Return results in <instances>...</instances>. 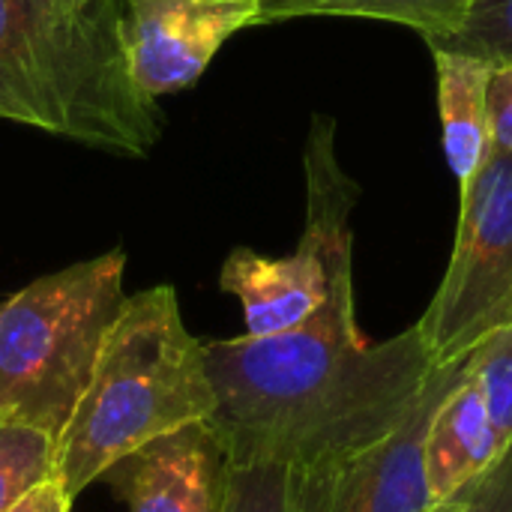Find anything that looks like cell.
<instances>
[{"label": "cell", "mask_w": 512, "mask_h": 512, "mask_svg": "<svg viewBox=\"0 0 512 512\" xmlns=\"http://www.w3.org/2000/svg\"><path fill=\"white\" fill-rule=\"evenodd\" d=\"M465 495H468V489H465L462 495H456V498H450V501H444V504L432 507L429 512H465Z\"/></svg>", "instance_id": "obj_19"}, {"label": "cell", "mask_w": 512, "mask_h": 512, "mask_svg": "<svg viewBox=\"0 0 512 512\" xmlns=\"http://www.w3.org/2000/svg\"><path fill=\"white\" fill-rule=\"evenodd\" d=\"M465 512H512V444L477 483L468 486Z\"/></svg>", "instance_id": "obj_16"}, {"label": "cell", "mask_w": 512, "mask_h": 512, "mask_svg": "<svg viewBox=\"0 0 512 512\" xmlns=\"http://www.w3.org/2000/svg\"><path fill=\"white\" fill-rule=\"evenodd\" d=\"M216 396L210 429L231 468L303 471L384 438L414 405L435 360L417 327L369 342L357 324L354 267L294 330L204 342Z\"/></svg>", "instance_id": "obj_1"}, {"label": "cell", "mask_w": 512, "mask_h": 512, "mask_svg": "<svg viewBox=\"0 0 512 512\" xmlns=\"http://www.w3.org/2000/svg\"><path fill=\"white\" fill-rule=\"evenodd\" d=\"M270 3H276V0H258V6L264 9V6H270Z\"/></svg>", "instance_id": "obj_20"}, {"label": "cell", "mask_w": 512, "mask_h": 512, "mask_svg": "<svg viewBox=\"0 0 512 512\" xmlns=\"http://www.w3.org/2000/svg\"><path fill=\"white\" fill-rule=\"evenodd\" d=\"M471 0H276L261 9V24H276L303 15H348L375 18L417 30L423 39L450 33Z\"/></svg>", "instance_id": "obj_11"}, {"label": "cell", "mask_w": 512, "mask_h": 512, "mask_svg": "<svg viewBox=\"0 0 512 512\" xmlns=\"http://www.w3.org/2000/svg\"><path fill=\"white\" fill-rule=\"evenodd\" d=\"M123 45L132 81L150 99L201 78L216 51L261 24L258 0H123Z\"/></svg>", "instance_id": "obj_7"}, {"label": "cell", "mask_w": 512, "mask_h": 512, "mask_svg": "<svg viewBox=\"0 0 512 512\" xmlns=\"http://www.w3.org/2000/svg\"><path fill=\"white\" fill-rule=\"evenodd\" d=\"M213 405L204 342L186 330L177 291L156 285L126 297L105 333L90 384L57 438L63 492L75 501L132 450L210 420Z\"/></svg>", "instance_id": "obj_3"}, {"label": "cell", "mask_w": 512, "mask_h": 512, "mask_svg": "<svg viewBox=\"0 0 512 512\" xmlns=\"http://www.w3.org/2000/svg\"><path fill=\"white\" fill-rule=\"evenodd\" d=\"M507 450H501L474 381L465 378L438 405L426 438V477L432 504H444L477 483Z\"/></svg>", "instance_id": "obj_9"}, {"label": "cell", "mask_w": 512, "mask_h": 512, "mask_svg": "<svg viewBox=\"0 0 512 512\" xmlns=\"http://www.w3.org/2000/svg\"><path fill=\"white\" fill-rule=\"evenodd\" d=\"M468 378L474 381L489 426L501 444H512V324L489 333L474 351H468Z\"/></svg>", "instance_id": "obj_13"}, {"label": "cell", "mask_w": 512, "mask_h": 512, "mask_svg": "<svg viewBox=\"0 0 512 512\" xmlns=\"http://www.w3.org/2000/svg\"><path fill=\"white\" fill-rule=\"evenodd\" d=\"M51 477H57V441L36 426L0 414V512L12 510Z\"/></svg>", "instance_id": "obj_12"}, {"label": "cell", "mask_w": 512, "mask_h": 512, "mask_svg": "<svg viewBox=\"0 0 512 512\" xmlns=\"http://www.w3.org/2000/svg\"><path fill=\"white\" fill-rule=\"evenodd\" d=\"M489 105H492L495 147L512 153V63L495 66L492 90H489Z\"/></svg>", "instance_id": "obj_17"}, {"label": "cell", "mask_w": 512, "mask_h": 512, "mask_svg": "<svg viewBox=\"0 0 512 512\" xmlns=\"http://www.w3.org/2000/svg\"><path fill=\"white\" fill-rule=\"evenodd\" d=\"M285 468H231L225 512H285Z\"/></svg>", "instance_id": "obj_15"}, {"label": "cell", "mask_w": 512, "mask_h": 512, "mask_svg": "<svg viewBox=\"0 0 512 512\" xmlns=\"http://www.w3.org/2000/svg\"><path fill=\"white\" fill-rule=\"evenodd\" d=\"M0 120L147 156L162 114L132 81L120 0H0Z\"/></svg>", "instance_id": "obj_2"}, {"label": "cell", "mask_w": 512, "mask_h": 512, "mask_svg": "<svg viewBox=\"0 0 512 512\" xmlns=\"http://www.w3.org/2000/svg\"><path fill=\"white\" fill-rule=\"evenodd\" d=\"M123 273L126 252L111 249L0 303V414L60 438L126 300Z\"/></svg>", "instance_id": "obj_4"}, {"label": "cell", "mask_w": 512, "mask_h": 512, "mask_svg": "<svg viewBox=\"0 0 512 512\" xmlns=\"http://www.w3.org/2000/svg\"><path fill=\"white\" fill-rule=\"evenodd\" d=\"M512 324V153L492 147L462 186L459 228L447 273L414 324L435 363L474 351Z\"/></svg>", "instance_id": "obj_6"}, {"label": "cell", "mask_w": 512, "mask_h": 512, "mask_svg": "<svg viewBox=\"0 0 512 512\" xmlns=\"http://www.w3.org/2000/svg\"><path fill=\"white\" fill-rule=\"evenodd\" d=\"M231 465L207 420L147 441L105 471L129 512H225Z\"/></svg>", "instance_id": "obj_8"}, {"label": "cell", "mask_w": 512, "mask_h": 512, "mask_svg": "<svg viewBox=\"0 0 512 512\" xmlns=\"http://www.w3.org/2000/svg\"><path fill=\"white\" fill-rule=\"evenodd\" d=\"M9 512H72V501L63 492L60 477H51L36 489H30Z\"/></svg>", "instance_id": "obj_18"}, {"label": "cell", "mask_w": 512, "mask_h": 512, "mask_svg": "<svg viewBox=\"0 0 512 512\" xmlns=\"http://www.w3.org/2000/svg\"><path fill=\"white\" fill-rule=\"evenodd\" d=\"M432 57L438 75V114H441L444 156L462 189L480 171V165L495 147L492 105H489L495 66L459 51H432Z\"/></svg>", "instance_id": "obj_10"}, {"label": "cell", "mask_w": 512, "mask_h": 512, "mask_svg": "<svg viewBox=\"0 0 512 512\" xmlns=\"http://www.w3.org/2000/svg\"><path fill=\"white\" fill-rule=\"evenodd\" d=\"M432 51H459L480 57L492 66L512 63V0H471L462 21L426 39Z\"/></svg>", "instance_id": "obj_14"}, {"label": "cell", "mask_w": 512, "mask_h": 512, "mask_svg": "<svg viewBox=\"0 0 512 512\" xmlns=\"http://www.w3.org/2000/svg\"><path fill=\"white\" fill-rule=\"evenodd\" d=\"M306 228L291 255L270 258L237 246L219 273V288L234 294L246 315V336H276L309 321L330 297L333 276L351 261L354 183L333 147V120L318 117L306 144Z\"/></svg>", "instance_id": "obj_5"}]
</instances>
